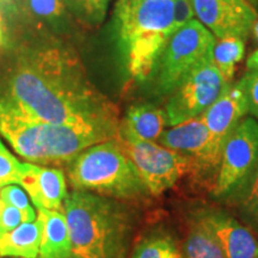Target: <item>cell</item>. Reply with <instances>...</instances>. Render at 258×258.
<instances>
[{
  "mask_svg": "<svg viewBox=\"0 0 258 258\" xmlns=\"http://www.w3.org/2000/svg\"><path fill=\"white\" fill-rule=\"evenodd\" d=\"M37 218L42 224L38 258H70V228L64 213L38 211Z\"/></svg>",
  "mask_w": 258,
  "mask_h": 258,
  "instance_id": "obj_15",
  "label": "cell"
},
{
  "mask_svg": "<svg viewBox=\"0 0 258 258\" xmlns=\"http://www.w3.org/2000/svg\"><path fill=\"white\" fill-rule=\"evenodd\" d=\"M247 2H249L250 4H252L256 9L258 8V0H247Z\"/></svg>",
  "mask_w": 258,
  "mask_h": 258,
  "instance_id": "obj_30",
  "label": "cell"
},
{
  "mask_svg": "<svg viewBox=\"0 0 258 258\" xmlns=\"http://www.w3.org/2000/svg\"><path fill=\"white\" fill-rule=\"evenodd\" d=\"M22 163L6 148L0 140V188L18 184Z\"/></svg>",
  "mask_w": 258,
  "mask_h": 258,
  "instance_id": "obj_23",
  "label": "cell"
},
{
  "mask_svg": "<svg viewBox=\"0 0 258 258\" xmlns=\"http://www.w3.org/2000/svg\"><path fill=\"white\" fill-rule=\"evenodd\" d=\"M241 215L258 227V165L246 182L233 195Z\"/></svg>",
  "mask_w": 258,
  "mask_h": 258,
  "instance_id": "obj_20",
  "label": "cell"
},
{
  "mask_svg": "<svg viewBox=\"0 0 258 258\" xmlns=\"http://www.w3.org/2000/svg\"><path fill=\"white\" fill-rule=\"evenodd\" d=\"M124 152L137 167L148 192L158 196L176 185L188 173L194 163L189 157L148 141H128L120 139Z\"/></svg>",
  "mask_w": 258,
  "mask_h": 258,
  "instance_id": "obj_8",
  "label": "cell"
},
{
  "mask_svg": "<svg viewBox=\"0 0 258 258\" xmlns=\"http://www.w3.org/2000/svg\"><path fill=\"white\" fill-rule=\"evenodd\" d=\"M226 85L213 63L194 72L169 95L165 111L170 127L201 116L217 101Z\"/></svg>",
  "mask_w": 258,
  "mask_h": 258,
  "instance_id": "obj_9",
  "label": "cell"
},
{
  "mask_svg": "<svg viewBox=\"0 0 258 258\" xmlns=\"http://www.w3.org/2000/svg\"><path fill=\"white\" fill-rule=\"evenodd\" d=\"M0 108L44 123H71L116 114L90 85L76 59L57 49L22 57L0 85Z\"/></svg>",
  "mask_w": 258,
  "mask_h": 258,
  "instance_id": "obj_1",
  "label": "cell"
},
{
  "mask_svg": "<svg viewBox=\"0 0 258 258\" xmlns=\"http://www.w3.org/2000/svg\"><path fill=\"white\" fill-rule=\"evenodd\" d=\"M2 205H3V202H2V200H0V207H2Z\"/></svg>",
  "mask_w": 258,
  "mask_h": 258,
  "instance_id": "obj_32",
  "label": "cell"
},
{
  "mask_svg": "<svg viewBox=\"0 0 258 258\" xmlns=\"http://www.w3.org/2000/svg\"><path fill=\"white\" fill-rule=\"evenodd\" d=\"M131 258H184V254L169 232L156 230L138 241Z\"/></svg>",
  "mask_w": 258,
  "mask_h": 258,
  "instance_id": "obj_18",
  "label": "cell"
},
{
  "mask_svg": "<svg viewBox=\"0 0 258 258\" xmlns=\"http://www.w3.org/2000/svg\"><path fill=\"white\" fill-rule=\"evenodd\" d=\"M41 220L24 222L8 233L0 234V257L37 258L41 246Z\"/></svg>",
  "mask_w": 258,
  "mask_h": 258,
  "instance_id": "obj_16",
  "label": "cell"
},
{
  "mask_svg": "<svg viewBox=\"0 0 258 258\" xmlns=\"http://www.w3.org/2000/svg\"><path fill=\"white\" fill-rule=\"evenodd\" d=\"M173 0L116 2L115 24L129 74L146 80L156 72L175 25Z\"/></svg>",
  "mask_w": 258,
  "mask_h": 258,
  "instance_id": "obj_3",
  "label": "cell"
},
{
  "mask_svg": "<svg viewBox=\"0 0 258 258\" xmlns=\"http://www.w3.org/2000/svg\"><path fill=\"white\" fill-rule=\"evenodd\" d=\"M118 2H131V3H134V2H143V0H118Z\"/></svg>",
  "mask_w": 258,
  "mask_h": 258,
  "instance_id": "obj_31",
  "label": "cell"
},
{
  "mask_svg": "<svg viewBox=\"0 0 258 258\" xmlns=\"http://www.w3.org/2000/svg\"><path fill=\"white\" fill-rule=\"evenodd\" d=\"M167 125L165 109L153 104H137L128 109L120 123V139L157 143Z\"/></svg>",
  "mask_w": 258,
  "mask_h": 258,
  "instance_id": "obj_13",
  "label": "cell"
},
{
  "mask_svg": "<svg viewBox=\"0 0 258 258\" xmlns=\"http://www.w3.org/2000/svg\"><path fill=\"white\" fill-rule=\"evenodd\" d=\"M258 165V121L244 117L230 134L222 150L212 194L227 199L246 182Z\"/></svg>",
  "mask_w": 258,
  "mask_h": 258,
  "instance_id": "obj_7",
  "label": "cell"
},
{
  "mask_svg": "<svg viewBox=\"0 0 258 258\" xmlns=\"http://www.w3.org/2000/svg\"><path fill=\"white\" fill-rule=\"evenodd\" d=\"M0 200L4 205L21 209L25 214H28L32 220H36L37 215L34 207H32L30 198L21 185L10 184L0 188Z\"/></svg>",
  "mask_w": 258,
  "mask_h": 258,
  "instance_id": "obj_22",
  "label": "cell"
},
{
  "mask_svg": "<svg viewBox=\"0 0 258 258\" xmlns=\"http://www.w3.org/2000/svg\"><path fill=\"white\" fill-rule=\"evenodd\" d=\"M175 3V11H173V17H175V25L177 29L184 27L192 19H195V14L191 5V0H173Z\"/></svg>",
  "mask_w": 258,
  "mask_h": 258,
  "instance_id": "obj_27",
  "label": "cell"
},
{
  "mask_svg": "<svg viewBox=\"0 0 258 258\" xmlns=\"http://www.w3.org/2000/svg\"><path fill=\"white\" fill-rule=\"evenodd\" d=\"M18 185L27 191L37 211L63 212L69 192L66 176L61 169L25 161L21 165Z\"/></svg>",
  "mask_w": 258,
  "mask_h": 258,
  "instance_id": "obj_12",
  "label": "cell"
},
{
  "mask_svg": "<svg viewBox=\"0 0 258 258\" xmlns=\"http://www.w3.org/2000/svg\"><path fill=\"white\" fill-rule=\"evenodd\" d=\"M246 67L247 71H258V49L250 54L246 61Z\"/></svg>",
  "mask_w": 258,
  "mask_h": 258,
  "instance_id": "obj_28",
  "label": "cell"
},
{
  "mask_svg": "<svg viewBox=\"0 0 258 258\" xmlns=\"http://www.w3.org/2000/svg\"><path fill=\"white\" fill-rule=\"evenodd\" d=\"M247 114V103L240 82L227 84L217 101L201 115L208 129V144L194 167V175L201 179L212 178L214 182L226 140Z\"/></svg>",
  "mask_w": 258,
  "mask_h": 258,
  "instance_id": "obj_6",
  "label": "cell"
},
{
  "mask_svg": "<svg viewBox=\"0 0 258 258\" xmlns=\"http://www.w3.org/2000/svg\"><path fill=\"white\" fill-rule=\"evenodd\" d=\"M29 221L34 220L28 214H25L24 212H22L21 209L4 205V203L0 207V234L11 232L16 227H18L19 225Z\"/></svg>",
  "mask_w": 258,
  "mask_h": 258,
  "instance_id": "obj_25",
  "label": "cell"
},
{
  "mask_svg": "<svg viewBox=\"0 0 258 258\" xmlns=\"http://www.w3.org/2000/svg\"><path fill=\"white\" fill-rule=\"evenodd\" d=\"M28 9L38 18L56 19L63 9L62 0H27Z\"/></svg>",
  "mask_w": 258,
  "mask_h": 258,
  "instance_id": "obj_26",
  "label": "cell"
},
{
  "mask_svg": "<svg viewBox=\"0 0 258 258\" xmlns=\"http://www.w3.org/2000/svg\"><path fill=\"white\" fill-rule=\"evenodd\" d=\"M245 43L240 38H224L215 43L213 51V64L227 84L232 83L235 66L243 60Z\"/></svg>",
  "mask_w": 258,
  "mask_h": 258,
  "instance_id": "obj_19",
  "label": "cell"
},
{
  "mask_svg": "<svg viewBox=\"0 0 258 258\" xmlns=\"http://www.w3.org/2000/svg\"><path fill=\"white\" fill-rule=\"evenodd\" d=\"M217 38L192 19L179 28L170 38L156 69V90L159 95H170L194 72L213 63Z\"/></svg>",
  "mask_w": 258,
  "mask_h": 258,
  "instance_id": "obj_5",
  "label": "cell"
},
{
  "mask_svg": "<svg viewBox=\"0 0 258 258\" xmlns=\"http://www.w3.org/2000/svg\"><path fill=\"white\" fill-rule=\"evenodd\" d=\"M252 35H253V38H254V41H256L257 43H258V21L256 22V24H254V27H253Z\"/></svg>",
  "mask_w": 258,
  "mask_h": 258,
  "instance_id": "obj_29",
  "label": "cell"
},
{
  "mask_svg": "<svg viewBox=\"0 0 258 258\" xmlns=\"http://www.w3.org/2000/svg\"><path fill=\"white\" fill-rule=\"evenodd\" d=\"M184 258H226L212 232L192 214L184 244Z\"/></svg>",
  "mask_w": 258,
  "mask_h": 258,
  "instance_id": "obj_17",
  "label": "cell"
},
{
  "mask_svg": "<svg viewBox=\"0 0 258 258\" xmlns=\"http://www.w3.org/2000/svg\"><path fill=\"white\" fill-rule=\"evenodd\" d=\"M220 244L226 258H258V240L249 228L218 208H200L192 213Z\"/></svg>",
  "mask_w": 258,
  "mask_h": 258,
  "instance_id": "obj_11",
  "label": "cell"
},
{
  "mask_svg": "<svg viewBox=\"0 0 258 258\" xmlns=\"http://www.w3.org/2000/svg\"><path fill=\"white\" fill-rule=\"evenodd\" d=\"M67 180L73 190L118 201H140L151 195L120 137L93 145L74 157L67 164Z\"/></svg>",
  "mask_w": 258,
  "mask_h": 258,
  "instance_id": "obj_4",
  "label": "cell"
},
{
  "mask_svg": "<svg viewBox=\"0 0 258 258\" xmlns=\"http://www.w3.org/2000/svg\"><path fill=\"white\" fill-rule=\"evenodd\" d=\"M251 117L258 120V71H249L240 80Z\"/></svg>",
  "mask_w": 258,
  "mask_h": 258,
  "instance_id": "obj_24",
  "label": "cell"
},
{
  "mask_svg": "<svg viewBox=\"0 0 258 258\" xmlns=\"http://www.w3.org/2000/svg\"><path fill=\"white\" fill-rule=\"evenodd\" d=\"M157 144L189 157L195 167L207 147L208 129L201 116H198L165 129Z\"/></svg>",
  "mask_w": 258,
  "mask_h": 258,
  "instance_id": "obj_14",
  "label": "cell"
},
{
  "mask_svg": "<svg viewBox=\"0 0 258 258\" xmlns=\"http://www.w3.org/2000/svg\"><path fill=\"white\" fill-rule=\"evenodd\" d=\"M73 12L90 25H98L105 18L110 0H62Z\"/></svg>",
  "mask_w": 258,
  "mask_h": 258,
  "instance_id": "obj_21",
  "label": "cell"
},
{
  "mask_svg": "<svg viewBox=\"0 0 258 258\" xmlns=\"http://www.w3.org/2000/svg\"><path fill=\"white\" fill-rule=\"evenodd\" d=\"M194 14L215 38L246 40L258 21L256 8L247 0H191Z\"/></svg>",
  "mask_w": 258,
  "mask_h": 258,
  "instance_id": "obj_10",
  "label": "cell"
},
{
  "mask_svg": "<svg viewBox=\"0 0 258 258\" xmlns=\"http://www.w3.org/2000/svg\"><path fill=\"white\" fill-rule=\"evenodd\" d=\"M70 258H127L134 231L132 209L118 200L73 190L63 203Z\"/></svg>",
  "mask_w": 258,
  "mask_h": 258,
  "instance_id": "obj_2",
  "label": "cell"
}]
</instances>
